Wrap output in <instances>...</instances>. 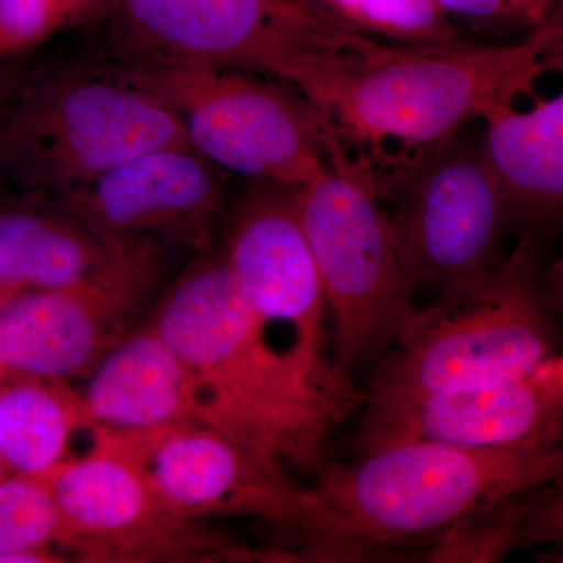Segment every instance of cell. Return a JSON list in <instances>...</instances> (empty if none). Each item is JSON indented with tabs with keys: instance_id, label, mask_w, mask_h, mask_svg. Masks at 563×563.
I'll return each instance as SVG.
<instances>
[{
	"instance_id": "1",
	"label": "cell",
	"mask_w": 563,
	"mask_h": 563,
	"mask_svg": "<svg viewBox=\"0 0 563 563\" xmlns=\"http://www.w3.org/2000/svg\"><path fill=\"white\" fill-rule=\"evenodd\" d=\"M150 324L198 384L195 424L262 451L285 468L322 473L336 424L357 401L279 346L252 312L220 246L196 252Z\"/></svg>"
},
{
	"instance_id": "2",
	"label": "cell",
	"mask_w": 563,
	"mask_h": 563,
	"mask_svg": "<svg viewBox=\"0 0 563 563\" xmlns=\"http://www.w3.org/2000/svg\"><path fill=\"white\" fill-rule=\"evenodd\" d=\"M531 47V36L440 47L358 41L306 98L325 162L387 201L422 163L483 122Z\"/></svg>"
},
{
	"instance_id": "3",
	"label": "cell",
	"mask_w": 563,
	"mask_h": 563,
	"mask_svg": "<svg viewBox=\"0 0 563 563\" xmlns=\"http://www.w3.org/2000/svg\"><path fill=\"white\" fill-rule=\"evenodd\" d=\"M563 479V432L512 444L395 440L321 473L314 490L352 536L385 548L433 540L517 493Z\"/></svg>"
},
{
	"instance_id": "4",
	"label": "cell",
	"mask_w": 563,
	"mask_h": 563,
	"mask_svg": "<svg viewBox=\"0 0 563 563\" xmlns=\"http://www.w3.org/2000/svg\"><path fill=\"white\" fill-rule=\"evenodd\" d=\"M188 144L173 111L106 58L62 63L0 92V185L57 201L120 163Z\"/></svg>"
},
{
	"instance_id": "5",
	"label": "cell",
	"mask_w": 563,
	"mask_h": 563,
	"mask_svg": "<svg viewBox=\"0 0 563 563\" xmlns=\"http://www.w3.org/2000/svg\"><path fill=\"white\" fill-rule=\"evenodd\" d=\"M539 242L520 235L484 282L422 306L412 331L385 354L366 406L453 398L520 376L561 351L558 320L540 288Z\"/></svg>"
},
{
	"instance_id": "6",
	"label": "cell",
	"mask_w": 563,
	"mask_h": 563,
	"mask_svg": "<svg viewBox=\"0 0 563 563\" xmlns=\"http://www.w3.org/2000/svg\"><path fill=\"white\" fill-rule=\"evenodd\" d=\"M101 57L173 111L192 150L232 176L301 188L328 166L312 103L287 81L247 69Z\"/></svg>"
},
{
	"instance_id": "7",
	"label": "cell",
	"mask_w": 563,
	"mask_h": 563,
	"mask_svg": "<svg viewBox=\"0 0 563 563\" xmlns=\"http://www.w3.org/2000/svg\"><path fill=\"white\" fill-rule=\"evenodd\" d=\"M103 25L114 60L255 70L302 95L355 40L292 0H118Z\"/></svg>"
},
{
	"instance_id": "8",
	"label": "cell",
	"mask_w": 563,
	"mask_h": 563,
	"mask_svg": "<svg viewBox=\"0 0 563 563\" xmlns=\"http://www.w3.org/2000/svg\"><path fill=\"white\" fill-rule=\"evenodd\" d=\"M102 429L139 462L163 504L181 517L257 518L291 529L318 558H372L314 488L296 483L290 470L255 448L195 422L143 431Z\"/></svg>"
},
{
	"instance_id": "9",
	"label": "cell",
	"mask_w": 563,
	"mask_h": 563,
	"mask_svg": "<svg viewBox=\"0 0 563 563\" xmlns=\"http://www.w3.org/2000/svg\"><path fill=\"white\" fill-rule=\"evenodd\" d=\"M298 206L328 302L333 365L350 377L401 342L424 307L407 287L372 190L328 165L298 188Z\"/></svg>"
},
{
	"instance_id": "10",
	"label": "cell",
	"mask_w": 563,
	"mask_h": 563,
	"mask_svg": "<svg viewBox=\"0 0 563 563\" xmlns=\"http://www.w3.org/2000/svg\"><path fill=\"white\" fill-rule=\"evenodd\" d=\"M390 201L393 243L418 303L470 291L503 262L509 203L485 151L483 122L422 163Z\"/></svg>"
},
{
	"instance_id": "11",
	"label": "cell",
	"mask_w": 563,
	"mask_h": 563,
	"mask_svg": "<svg viewBox=\"0 0 563 563\" xmlns=\"http://www.w3.org/2000/svg\"><path fill=\"white\" fill-rule=\"evenodd\" d=\"M92 446L41 477L69 531L66 550L85 562L252 561L261 554L229 543L163 504L146 473L102 428Z\"/></svg>"
},
{
	"instance_id": "12",
	"label": "cell",
	"mask_w": 563,
	"mask_h": 563,
	"mask_svg": "<svg viewBox=\"0 0 563 563\" xmlns=\"http://www.w3.org/2000/svg\"><path fill=\"white\" fill-rule=\"evenodd\" d=\"M246 181L233 198L220 246L233 279L274 342V332H287L299 361L328 383L352 387L333 365L328 302L299 214L298 188Z\"/></svg>"
},
{
	"instance_id": "13",
	"label": "cell",
	"mask_w": 563,
	"mask_h": 563,
	"mask_svg": "<svg viewBox=\"0 0 563 563\" xmlns=\"http://www.w3.org/2000/svg\"><path fill=\"white\" fill-rule=\"evenodd\" d=\"M232 174L173 144L135 155L57 201L107 242L132 250L195 252L224 229Z\"/></svg>"
},
{
	"instance_id": "14",
	"label": "cell",
	"mask_w": 563,
	"mask_h": 563,
	"mask_svg": "<svg viewBox=\"0 0 563 563\" xmlns=\"http://www.w3.org/2000/svg\"><path fill=\"white\" fill-rule=\"evenodd\" d=\"M528 60L485 114V151L512 232L539 242L563 228V13L531 35Z\"/></svg>"
},
{
	"instance_id": "15",
	"label": "cell",
	"mask_w": 563,
	"mask_h": 563,
	"mask_svg": "<svg viewBox=\"0 0 563 563\" xmlns=\"http://www.w3.org/2000/svg\"><path fill=\"white\" fill-rule=\"evenodd\" d=\"M0 207V288L90 287L139 306L162 268L161 252L103 240L57 203L18 196Z\"/></svg>"
},
{
	"instance_id": "16",
	"label": "cell",
	"mask_w": 563,
	"mask_h": 563,
	"mask_svg": "<svg viewBox=\"0 0 563 563\" xmlns=\"http://www.w3.org/2000/svg\"><path fill=\"white\" fill-rule=\"evenodd\" d=\"M563 432V351L485 390L429 401L366 406L358 450L406 439L512 444Z\"/></svg>"
},
{
	"instance_id": "17",
	"label": "cell",
	"mask_w": 563,
	"mask_h": 563,
	"mask_svg": "<svg viewBox=\"0 0 563 563\" xmlns=\"http://www.w3.org/2000/svg\"><path fill=\"white\" fill-rule=\"evenodd\" d=\"M136 306L99 288H33L0 306V377L91 372Z\"/></svg>"
},
{
	"instance_id": "18",
	"label": "cell",
	"mask_w": 563,
	"mask_h": 563,
	"mask_svg": "<svg viewBox=\"0 0 563 563\" xmlns=\"http://www.w3.org/2000/svg\"><path fill=\"white\" fill-rule=\"evenodd\" d=\"M81 398L92 428L143 431L198 418L191 369L151 324L121 336L99 358Z\"/></svg>"
},
{
	"instance_id": "19",
	"label": "cell",
	"mask_w": 563,
	"mask_h": 563,
	"mask_svg": "<svg viewBox=\"0 0 563 563\" xmlns=\"http://www.w3.org/2000/svg\"><path fill=\"white\" fill-rule=\"evenodd\" d=\"M91 428L84 398L66 380L0 377V455L7 472L41 479L68 461L74 435Z\"/></svg>"
},
{
	"instance_id": "20",
	"label": "cell",
	"mask_w": 563,
	"mask_h": 563,
	"mask_svg": "<svg viewBox=\"0 0 563 563\" xmlns=\"http://www.w3.org/2000/svg\"><path fill=\"white\" fill-rule=\"evenodd\" d=\"M328 27L396 47L470 40L433 0H292Z\"/></svg>"
},
{
	"instance_id": "21",
	"label": "cell",
	"mask_w": 563,
	"mask_h": 563,
	"mask_svg": "<svg viewBox=\"0 0 563 563\" xmlns=\"http://www.w3.org/2000/svg\"><path fill=\"white\" fill-rule=\"evenodd\" d=\"M69 531L54 496L40 477H0V563L62 562Z\"/></svg>"
},
{
	"instance_id": "22",
	"label": "cell",
	"mask_w": 563,
	"mask_h": 563,
	"mask_svg": "<svg viewBox=\"0 0 563 563\" xmlns=\"http://www.w3.org/2000/svg\"><path fill=\"white\" fill-rule=\"evenodd\" d=\"M118 0H0V62L73 29L103 25Z\"/></svg>"
},
{
	"instance_id": "23",
	"label": "cell",
	"mask_w": 563,
	"mask_h": 563,
	"mask_svg": "<svg viewBox=\"0 0 563 563\" xmlns=\"http://www.w3.org/2000/svg\"><path fill=\"white\" fill-rule=\"evenodd\" d=\"M461 29L506 43L528 38L563 13V0H433Z\"/></svg>"
},
{
	"instance_id": "24",
	"label": "cell",
	"mask_w": 563,
	"mask_h": 563,
	"mask_svg": "<svg viewBox=\"0 0 563 563\" xmlns=\"http://www.w3.org/2000/svg\"><path fill=\"white\" fill-rule=\"evenodd\" d=\"M563 540V479L543 485L526 520L521 548Z\"/></svg>"
},
{
	"instance_id": "25",
	"label": "cell",
	"mask_w": 563,
	"mask_h": 563,
	"mask_svg": "<svg viewBox=\"0 0 563 563\" xmlns=\"http://www.w3.org/2000/svg\"><path fill=\"white\" fill-rule=\"evenodd\" d=\"M540 288L555 320L563 322V247L543 272L540 269Z\"/></svg>"
},
{
	"instance_id": "26",
	"label": "cell",
	"mask_w": 563,
	"mask_h": 563,
	"mask_svg": "<svg viewBox=\"0 0 563 563\" xmlns=\"http://www.w3.org/2000/svg\"><path fill=\"white\" fill-rule=\"evenodd\" d=\"M540 561L563 562V540L551 544L550 550L540 555Z\"/></svg>"
},
{
	"instance_id": "27",
	"label": "cell",
	"mask_w": 563,
	"mask_h": 563,
	"mask_svg": "<svg viewBox=\"0 0 563 563\" xmlns=\"http://www.w3.org/2000/svg\"><path fill=\"white\" fill-rule=\"evenodd\" d=\"M11 296H14V295H11V292L2 290V288H0V306H2L3 302L9 301Z\"/></svg>"
},
{
	"instance_id": "28",
	"label": "cell",
	"mask_w": 563,
	"mask_h": 563,
	"mask_svg": "<svg viewBox=\"0 0 563 563\" xmlns=\"http://www.w3.org/2000/svg\"><path fill=\"white\" fill-rule=\"evenodd\" d=\"M5 474H9V472H7L5 465H3L2 455H0V477L5 476Z\"/></svg>"
}]
</instances>
